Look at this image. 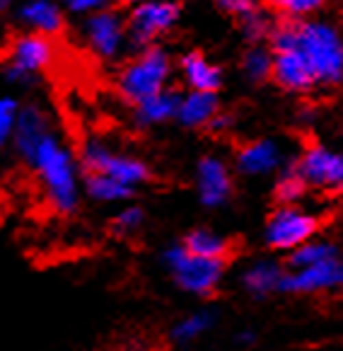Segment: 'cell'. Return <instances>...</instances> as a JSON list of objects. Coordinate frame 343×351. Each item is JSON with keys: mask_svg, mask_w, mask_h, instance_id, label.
<instances>
[{"mask_svg": "<svg viewBox=\"0 0 343 351\" xmlns=\"http://www.w3.org/2000/svg\"><path fill=\"white\" fill-rule=\"evenodd\" d=\"M237 344H240V346H251V344H256V335H254L251 330L240 332V335H237Z\"/></svg>", "mask_w": 343, "mask_h": 351, "instance_id": "cell-33", "label": "cell"}, {"mask_svg": "<svg viewBox=\"0 0 343 351\" xmlns=\"http://www.w3.org/2000/svg\"><path fill=\"white\" fill-rule=\"evenodd\" d=\"M0 223H3V211H0Z\"/></svg>", "mask_w": 343, "mask_h": 351, "instance_id": "cell-36", "label": "cell"}, {"mask_svg": "<svg viewBox=\"0 0 343 351\" xmlns=\"http://www.w3.org/2000/svg\"><path fill=\"white\" fill-rule=\"evenodd\" d=\"M290 162L297 175H300V180L307 184V189L341 191V182H343L341 153H333V150L314 143V145H307V148Z\"/></svg>", "mask_w": 343, "mask_h": 351, "instance_id": "cell-9", "label": "cell"}, {"mask_svg": "<svg viewBox=\"0 0 343 351\" xmlns=\"http://www.w3.org/2000/svg\"><path fill=\"white\" fill-rule=\"evenodd\" d=\"M82 36L94 56L112 61L121 53L126 42V15L112 5L99 8L88 15L82 25Z\"/></svg>", "mask_w": 343, "mask_h": 351, "instance_id": "cell-8", "label": "cell"}, {"mask_svg": "<svg viewBox=\"0 0 343 351\" xmlns=\"http://www.w3.org/2000/svg\"><path fill=\"white\" fill-rule=\"evenodd\" d=\"M17 15L34 34L53 39L66 32V10L53 0H27Z\"/></svg>", "mask_w": 343, "mask_h": 351, "instance_id": "cell-18", "label": "cell"}, {"mask_svg": "<svg viewBox=\"0 0 343 351\" xmlns=\"http://www.w3.org/2000/svg\"><path fill=\"white\" fill-rule=\"evenodd\" d=\"M343 281V264L341 257L327 259V262L312 264V267L295 269L283 274L278 293L285 295H317V293H331L341 289Z\"/></svg>", "mask_w": 343, "mask_h": 351, "instance_id": "cell-11", "label": "cell"}, {"mask_svg": "<svg viewBox=\"0 0 343 351\" xmlns=\"http://www.w3.org/2000/svg\"><path fill=\"white\" fill-rule=\"evenodd\" d=\"M338 257V245L333 240H307L305 245L295 247L292 252H288L285 262L283 267L288 271H295V269H305V267H312V264L319 262H327V259H336Z\"/></svg>", "mask_w": 343, "mask_h": 351, "instance_id": "cell-23", "label": "cell"}, {"mask_svg": "<svg viewBox=\"0 0 343 351\" xmlns=\"http://www.w3.org/2000/svg\"><path fill=\"white\" fill-rule=\"evenodd\" d=\"M283 165V155L273 141L256 138L249 143H242L235 153V167L244 177H259L278 170Z\"/></svg>", "mask_w": 343, "mask_h": 351, "instance_id": "cell-15", "label": "cell"}, {"mask_svg": "<svg viewBox=\"0 0 343 351\" xmlns=\"http://www.w3.org/2000/svg\"><path fill=\"white\" fill-rule=\"evenodd\" d=\"M8 8H10V0H0V15H3Z\"/></svg>", "mask_w": 343, "mask_h": 351, "instance_id": "cell-35", "label": "cell"}, {"mask_svg": "<svg viewBox=\"0 0 343 351\" xmlns=\"http://www.w3.org/2000/svg\"><path fill=\"white\" fill-rule=\"evenodd\" d=\"M235 22L249 44H266L268 34H271L273 25H276V17L268 10H264V8H259V10L237 17Z\"/></svg>", "mask_w": 343, "mask_h": 351, "instance_id": "cell-28", "label": "cell"}, {"mask_svg": "<svg viewBox=\"0 0 343 351\" xmlns=\"http://www.w3.org/2000/svg\"><path fill=\"white\" fill-rule=\"evenodd\" d=\"M80 165L82 172H99L104 177L121 182L126 186H140L155 180V172L148 162H143L136 155L118 153V150L109 148L102 141H85L80 148Z\"/></svg>", "mask_w": 343, "mask_h": 351, "instance_id": "cell-5", "label": "cell"}, {"mask_svg": "<svg viewBox=\"0 0 343 351\" xmlns=\"http://www.w3.org/2000/svg\"><path fill=\"white\" fill-rule=\"evenodd\" d=\"M145 223V213L140 206H128L118 213L112 221V232L118 235V238H131L134 232H138Z\"/></svg>", "mask_w": 343, "mask_h": 351, "instance_id": "cell-29", "label": "cell"}, {"mask_svg": "<svg viewBox=\"0 0 343 351\" xmlns=\"http://www.w3.org/2000/svg\"><path fill=\"white\" fill-rule=\"evenodd\" d=\"M220 112V97L213 93H194L181 95L179 109H177V121L186 129H205L213 121V117Z\"/></svg>", "mask_w": 343, "mask_h": 351, "instance_id": "cell-20", "label": "cell"}, {"mask_svg": "<svg viewBox=\"0 0 343 351\" xmlns=\"http://www.w3.org/2000/svg\"><path fill=\"white\" fill-rule=\"evenodd\" d=\"M285 274V267L283 262H276V259H259L251 267L244 269L242 274V289L256 300H264L268 295L278 293V286H281V279Z\"/></svg>", "mask_w": 343, "mask_h": 351, "instance_id": "cell-19", "label": "cell"}, {"mask_svg": "<svg viewBox=\"0 0 343 351\" xmlns=\"http://www.w3.org/2000/svg\"><path fill=\"white\" fill-rule=\"evenodd\" d=\"M213 3H216V8L223 12V15L237 20V17L246 15V12L259 10L264 0H213Z\"/></svg>", "mask_w": 343, "mask_h": 351, "instance_id": "cell-31", "label": "cell"}, {"mask_svg": "<svg viewBox=\"0 0 343 351\" xmlns=\"http://www.w3.org/2000/svg\"><path fill=\"white\" fill-rule=\"evenodd\" d=\"M181 75H184L186 85L194 93H213L218 95L225 83V75H223V68L210 63L205 58L203 51H189L179 58Z\"/></svg>", "mask_w": 343, "mask_h": 351, "instance_id": "cell-17", "label": "cell"}, {"mask_svg": "<svg viewBox=\"0 0 343 351\" xmlns=\"http://www.w3.org/2000/svg\"><path fill=\"white\" fill-rule=\"evenodd\" d=\"M181 17L179 0H140L126 15V39L131 47L148 49L172 32Z\"/></svg>", "mask_w": 343, "mask_h": 351, "instance_id": "cell-6", "label": "cell"}, {"mask_svg": "<svg viewBox=\"0 0 343 351\" xmlns=\"http://www.w3.org/2000/svg\"><path fill=\"white\" fill-rule=\"evenodd\" d=\"M29 167L36 172L44 194L53 211L61 216L75 213L77 202H80V177H77V165L73 160L71 150L58 141L56 134H49L41 141L39 148L34 150L29 160Z\"/></svg>", "mask_w": 343, "mask_h": 351, "instance_id": "cell-1", "label": "cell"}, {"mask_svg": "<svg viewBox=\"0 0 343 351\" xmlns=\"http://www.w3.org/2000/svg\"><path fill=\"white\" fill-rule=\"evenodd\" d=\"M56 49L49 36L25 32L15 36L10 47V63H8V75L10 80H31L34 75L51 68Z\"/></svg>", "mask_w": 343, "mask_h": 351, "instance_id": "cell-10", "label": "cell"}, {"mask_svg": "<svg viewBox=\"0 0 343 351\" xmlns=\"http://www.w3.org/2000/svg\"><path fill=\"white\" fill-rule=\"evenodd\" d=\"M271 77L268 83H273L276 88L285 90L292 95H305L312 93L317 85L309 63L305 61V56L297 49H283V51H271Z\"/></svg>", "mask_w": 343, "mask_h": 351, "instance_id": "cell-12", "label": "cell"}, {"mask_svg": "<svg viewBox=\"0 0 343 351\" xmlns=\"http://www.w3.org/2000/svg\"><path fill=\"white\" fill-rule=\"evenodd\" d=\"M329 5V0H264L262 8L271 12L276 20L303 22L312 20L317 12Z\"/></svg>", "mask_w": 343, "mask_h": 351, "instance_id": "cell-24", "label": "cell"}, {"mask_svg": "<svg viewBox=\"0 0 343 351\" xmlns=\"http://www.w3.org/2000/svg\"><path fill=\"white\" fill-rule=\"evenodd\" d=\"M82 186L97 202H126L136 194L134 186H126L99 172H82Z\"/></svg>", "mask_w": 343, "mask_h": 351, "instance_id": "cell-25", "label": "cell"}, {"mask_svg": "<svg viewBox=\"0 0 343 351\" xmlns=\"http://www.w3.org/2000/svg\"><path fill=\"white\" fill-rule=\"evenodd\" d=\"M322 230V218L305 211L300 204L295 206H273L264 228V243L273 252H292L307 240L317 238Z\"/></svg>", "mask_w": 343, "mask_h": 351, "instance_id": "cell-7", "label": "cell"}, {"mask_svg": "<svg viewBox=\"0 0 343 351\" xmlns=\"http://www.w3.org/2000/svg\"><path fill=\"white\" fill-rule=\"evenodd\" d=\"M17 112L20 104L12 97H0V148L12 138V129H15Z\"/></svg>", "mask_w": 343, "mask_h": 351, "instance_id": "cell-30", "label": "cell"}, {"mask_svg": "<svg viewBox=\"0 0 343 351\" xmlns=\"http://www.w3.org/2000/svg\"><path fill=\"white\" fill-rule=\"evenodd\" d=\"M181 247L189 254H194V257L218 259V262L230 264L235 259L240 245H237V240L220 235V232L210 230V228H194L181 238Z\"/></svg>", "mask_w": 343, "mask_h": 351, "instance_id": "cell-16", "label": "cell"}, {"mask_svg": "<svg viewBox=\"0 0 343 351\" xmlns=\"http://www.w3.org/2000/svg\"><path fill=\"white\" fill-rule=\"evenodd\" d=\"M285 49H297L309 63L317 85L338 88L343 80V44L341 34L331 22L303 20L292 22L290 44ZM283 51V49H281Z\"/></svg>", "mask_w": 343, "mask_h": 351, "instance_id": "cell-2", "label": "cell"}, {"mask_svg": "<svg viewBox=\"0 0 343 351\" xmlns=\"http://www.w3.org/2000/svg\"><path fill=\"white\" fill-rule=\"evenodd\" d=\"M175 73L172 53L164 47L140 49L134 58H128L116 73V93L123 97V102L136 109L145 99L160 95L164 88H169V77Z\"/></svg>", "mask_w": 343, "mask_h": 351, "instance_id": "cell-3", "label": "cell"}, {"mask_svg": "<svg viewBox=\"0 0 343 351\" xmlns=\"http://www.w3.org/2000/svg\"><path fill=\"white\" fill-rule=\"evenodd\" d=\"M49 134H53L51 119H49V114L39 104L31 102L20 107L15 119V129H12V145H15L17 155H20L27 165H29L34 150L39 148V143Z\"/></svg>", "mask_w": 343, "mask_h": 351, "instance_id": "cell-14", "label": "cell"}, {"mask_svg": "<svg viewBox=\"0 0 343 351\" xmlns=\"http://www.w3.org/2000/svg\"><path fill=\"white\" fill-rule=\"evenodd\" d=\"M140 0H107V5H112V8H118V10H123V8H134V5H138Z\"/></svg>", "mask_w": 343, "mask_h": 351, "instance_id": "cell-34", "label": "cell"}, {"mask_svg": "<svg viewBox=\"0 0 343 351\" xmlns=\"http://www.w3.org/2000/svg\"><path fill=\"white\" fill-rule=\"evenodd\" d=\"M162 262L167 267L169 276L179 286L181 291L196 295V298H213L220 291L223 276L227 271V262H218V259H203L189 254L181 243L172 245L167 252L162 254Z\"/></svg>", "mask_w": 343, "mask_h": 351, "instance_id": "cell-4", "label": "cell"}, {"mask_svg": "<svg viewBox=\"0 0 343 351\" xmlns=\"http://www.w3.org/2000/svg\"><path fill=\"white\" fill-rule=\"evenodd\" d=\"M218 325V313L213 308H203L196 310V313H189L186 317L177 320L169 330V339L179 346L194 344V341L203 339L213 327Z\"/></svg>", "mask_w": 343, "mask_h": 351, "instance_id": "cell-22", "label": "cell"}, {"mask_svg": "<svg viewBox=\"0 0 343 351\" xmlns=\"http://www.w3.org/2000/svg\"><path fill=\"white\" fill-rule=\"evenodd\" d=\"M307 184L300 180L292 162L288 160L278 175L276 186H273V204L276 206H295V204H300V199L307 197Z\"/></svg>", "mask_w": 343, "mask_h": 351, "instance_id": "cell-27", "label": "cell"}, {"mask_svg": "<svg viewBox=\"0 0 343 351\" xmlns=\"http://www.w3.org/2000/svg\"><path fill=\"white\" fill-rule=\"evenodd\" d=\"M63 10L75 12V15H90V12L99 10V8H107V0H53Z\"/></svg>", "mask_w": 343, "mask_h": 351, "instance_id": "cell-32", "label": "cell"}, {"mask_svg": "<svg viewBox=\"0 0 343 351\" xmlns=\"http://www.w3.org/2000/svg\"><path fill=\"white\" fill-rule=\"evenodd\" d=\"M196 189H199V202L205 208L225 206L235 194V180L232 172L220 158L205 155L196 167Z\"/></svg>", "mask_w": 343, "mask_h": 351, "instance_id": "cell-13", "label": "cell"}, {"mask_svg": "<svg viewBox=\"0 0 343 351\" xmlns=\"http://www.w3.org/2000/svg\"><path fill=\"white\" fill-rule=\"evenodd\" d=\"M271 58L273 53L266 44H249L246 47V51L242 53L240 68L251 85L268 83V77H271Z\"/></svg>", "mask_w": 343, "mask_h": 351, "instance_id": "cell-26", "label": "cell"}, {"mask_svg": "<svg viewBox=\"0 0 343 351\" xmlns=\"http://www.w3.org/2000/svg\"><path fill=\"white\" fill-rule=\"evenodd\" d=\"M181 102V93L177 88H164L160 95L145 99L134 109V117L140 126H157L169 119H177V109Z\"/></svg>", "mask_w": 343, "mask_h": 351, "instance_id": "cell-21", "label": "cell"}]
</instances>
